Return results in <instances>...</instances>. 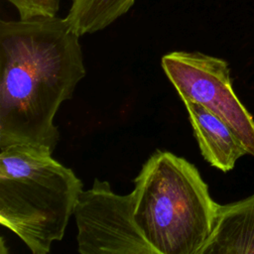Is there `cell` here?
I'll return each instance as SVG.
<instances>
[{
  "mask_svg": "<svg viewBox=\"0 0 254 254\" xmlns=\"http://www.w3.org/2000/svg\"><path fill=\"white\" fill-rule=\"evenodd\" d=\"M79 37L65 18L0 22V149L55 150L54 119L84 77Z\"/></svg>",
  "mask_w": 254,
  "mask_h": 254,
  "instance_id": "cell-1",
  "label": "cell"
},
{
  "mask_svg": "<svg viewBox=\"0 0 254 254\" xmlns=\"http://www.w3.org/2000/svg\"><path fill=\"white\" fill-rule=\"evenodd\" d=\"M0 150V223L33 254H47L63 239L82 183L46 148Z\"/></svg>",
  "mask_w": 254,
  "mask_h": 254,
  "instance_id": "cell-2",
  "label": "cell"
},
{
  "mask_svg": "<svg viewBox=\"0 0 254 254\" xmlns=\"http://www.w3.org/2000/svg\"><path fill=\"white\" fill-rule=\"evenodd\" d=\"M134 183V219L157 253L199 254L212 230L218 203L195 166L158 150Z\"/></svg>",
  "mask_w": 254,
  "mask_h": 254,
  "instance_id": "cell-3",
  "label": "cell"
},
{
  "mask_svg": "<svg viewBox=\"0 0 254 254\" xmlns=\"http://www.w3.org/2000/svg\"><path fill=\"white\" fill-rule=\"evenodd\" d=\"M161 64L182 100L197 102L220 117L254 157V118L233 89L227 62L199 52H172Z\"/></svg>",
  "mask_w": 254,
  "mask_h": 254,
  "instance_id": "cell-4",
  "label": "cell"
},
{
  "mask_svg": "<svg viewBox=\"0 0 254 254\" xmlns=\"http://www.w3.org/2000/svg\"><path fill=\"white\" fill-rule=\"evenodd\" d=\"M73 215L81 254H158L135 222L133 192L117 194L95 179L79 193Z\"/></svg>",
  "mask_w": 254,
  "mask_h": 254,
  "instance_id": "cell-5",
  "label": "cell"
},
{
  "mask_svg": "<svg viewBox=\"0 0 254 254\" xmlns=\"http://www.w3.org/2000/svg\"><path fill=\"white\" fill-rule=\"evenodd\" d=\"M182 101L204 160L224 173L231 171L237 160L248 154L241 140L225 121L203 105L189 99Z\"/></svg>",
  "mask_w": 254,
  "mask_h": 254,
  "instance_id": "cell-6",
  "label": "cell"
},
{
  "mask_svg": "<svg viewBox=\"0 0 254 254\" xmlns=\"http://www.w3.org/2000/svg\"><path fill=\"white\" fill-rule=\"evenodd\" d=\"M199 254H254V193L217 205L212 230Z\"/></svg>",
  "mask_w": 254,
  "mask_h": 254,
  "instance_id": "cell-7",
  "label": "cell"
},
{
  "mask_svg": "<svg viewBox=\"0 0 254 254\" xmlns=\"http://www.w3.org/2000/svg\"><path fill=\"white\" fill-rule=\"evenodd\" d=\"M135 0H71L66 21L78 36L105 29L124 15Z\"/></svg>",
  "mask_w": 254,
  "mask_h": 254,
  "instance_id": "cell-8",
  "label": "cell"
},
{
  "mask_svg": "<svg viewBox=\"0 0 254 254\" xmlns=\"http://www.w3.org/2000/svg\"><path fill=\"white\" fill-rule=\"evenodd\" d=\"M19 12L20 19L57 16L60 0H6Z\"/></svg>",
  "mask_w": 254,
  "mask_h": 254,
  "instance_id": "cell-9",
  "label": "cell"
}]
</instances>
